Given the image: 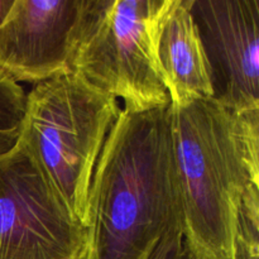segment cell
I'll list each match as a JSON object with an SVG mask.
<instances>
[{
  "instance_id": "9",
  "label": "cell",
  "mask_w": 259,
  "mask_h": 259,
  "mask_svg": "<svg viewBox=\"0 0 259 259\" xmlns=\"http://www.w3.org/2000/svg\"><path fill=\"white\" fill-rule=\"evenodd\" d=\"M27 108V94L22 86L0 70V156L19 141Z\"/></svg>"
},
{
  "instance_id": "6",
  "label": "cell",
  "mask_w": 259,
  "mask_h": 259,
  "mask_svg": "<svg viewBox=\"0 0 259 259\" xmlns=\"http://www.w3.org/2000/svg\"><path fill=\"white\" fill-rule=\"evenodd\" d=\"M211 72L212 99L237 114L259 110V0H192Z\"/></svg>"
},
{
  "instance_id": "7",
  "label": "cell",
  "mask_w": 259,
  "mask_h": 259,
  "mask_svg": "<svg viewBox=\"0 0 259 259\" xmlns=\"http://www.w3.org/2000/svg\"><path fill=\"white\" fill-rule=\"evenodd\" d=\"M82 0H14L0 25V70L39 83L70 73L71 37Z\"/></svg>"
},
{
  "instance_id": "3",
  "label": "cell",
  "mask_w": 259,
  "mask_h": 259,
  "mask_svg": "<svg viewBox=\"0 0 259 259\" xmlns=\"http://www.w3.org/2000/svg\"><path fill=\"white\" fill-rule=\"evenodd\" d=\"M175 0H82L71 37L70 72L124 109L169 104L156 61L157 32Z\"/></svg>"
},
{
  "instance_id": "12",
  "label": "cell",
  "mask_w": 259,
  "mask_h": 259,
  "mask_svg": "<svg viewBox=\"0 0 259 259\" xmlns=\"http://www.w3.org/2000/svg\"><path fill=\"white\" fill-rule=\"evenodd\" d=\"M14 0H0V25L4 23L5 18L9 14Z\"/></svg>"
},
{
  "instance_id": "5",
  "label": "cell",
  "mask_w": 259,
  "mask_h": 259,
  "mask_svg": "<svg viewBox=\"0 0 259 259\" xmlns=\"http://www.w3.org/2000/svg\"><path fill=\"white\" fill-rule=\"evenodd\" d=\"M72 215L27 142L0 156V259H86Z\"/></svg>"
},
{
  "instance_id": "1",
  "label": "cell",
  "mask_w": 259,
  "mask_h": 259,
  "mask_svg": "<svg viewBox=\"0 0 259 259\" xmlns=\"http://www.w3.org/2000/svg\"><path fill=\"white\" fill-rule=\"evenodd\" d=\"M169 104L123 109L111 126L89 190L86 259H152L164 235L182 232Z\"/></svg>"
},
{
  "instance_id": "8",
  "label": "cell",
  "mask_w": 259,
  "mask_h": 259,
  "mask_svg": "<svg viewBox=\"0 0 259 259\" xmlns=\"http://www.w3.org/2000/svg\"><path fill=\"white\" fill-rule=\"evenodd\" d=\"M191 2L175 0L154 43L159 76L174 106L189 105L214 95L209 62L191 14Z\"/></svg>"
},
{
  "instance_id": "4",
  "label": "cell",
  "mask_w": 259,
  "mask_h": 259,
  "mask_svg": "<svg viewBox=\"0 0 259 259\" xmlns=\"http://www.w3.org/2000/svg\"><path fill=\"white\" fill-rule=\"evenodd\" d=\"M121 109L73 73L35 83L27 94L24 139L73 217L88 228L89 190L106 137Z\"/></svg>"
},
{
  "instance_id": "11",
  "label": "cell",
  "mask_w": 259,
  "mask_h": 259,
  "mask_svg": "<svg viewBox=\"0 0 259 259\" xmlns=\"http://www.w3.org/2000/svg\"><path fill=\"white\" fill-rule=\"evenodd\" d=\"M152 259H196L184 242L181 230H175L162 238Z\"/></svg>"
},
{
  "instance_id": "2",
  "label": "cell",
  "mask_w": 259,
  "mask_h": 259,
  "mask_svg": "<svg viewBox=\"0 0 259 259\" xmlns=\"http://www.w3.org/2000/svg\"><path fill=\"white\" fill-rule=\"evenodd\" d=\"M171 133L185 245L196 259H232L238 210L259 185V110L233 113L212 98L171 105Z\"/></svg>"
},
{
  "instance_id": "10",
  "label": "cell",
  "mask_w": 259,
  "mask_h": 259,
  "mask_svg": "<svg viewBox=\"0 0 259 259\" xmlns=\"http://www.w3.org/2000/svg\"><path fill=\"white\" fill-rule=\"evenodd\" d=\"M232 259H259V185H252L238 210Z\"/></svg>"
}]
</instances>
